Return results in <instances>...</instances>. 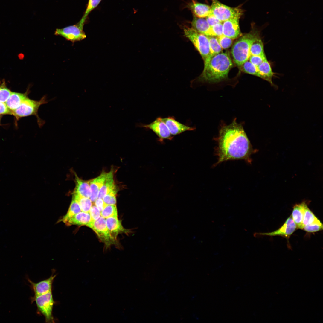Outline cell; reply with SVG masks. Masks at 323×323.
Returning a JSON list of instances; mask_svg holds the SVG:
<instances>
[{
  "instance_id": "836d02e7",
  "label": "cell",
  "mask_w": 323,
  "mask_h": 323,
  "mask_svg": "<svg viewBox=\"0 0 323 323\" xmlns=\"http://www.w3.org/2000/svg\"><path fill=\"white\" fill-rule=\"evenodd\" d=\"M11 92L6 86L5 82L3 81L0 84V102L5 103Z\"/></svg>"
},
{
  "instance_id": "7a4b0ae2",
  "label": "cell",
  "mask_w": 323,
  "mask_h": 323,
  "mask_svg": "<svg viewBox=\"0 0 323 323\" xmlns=\"http://www.w3.org/2000/svg\"><path fill=\"white\" fill-rule=\"evenodd\" d=\"M233 64L228 52H220L210 59L204 69L200 79L209 83H216L228 77Z\"/></svg>"
},
{
  "instance_id": "7c38bea8",
  "label": "cell",
  "mask_w": 323,
  "mask_h": 323,
  "mask_svg": "<svg viewBox=\"0 0 323 323\" xmlns=\"http://www.w3.org/2000/svg\"><path fill=\"white\" fill-rule=\"evenodd\" d=\"M240 17H236L223 22V35L232 39L237 38L241 36L239 24Z\"/></svg>"
},
{
  "instance_id": "7402d4cb",
  "label": "cell",
  "mask_w": 323,
  "mask_h": 323,
  "mask_svg": "<svg viewBox=\"0 0 323 323\" xmlns=\"http://www.w3.org/2000/svg\"><path fill=\"white\" fill-rule=\"evenodd\" d=\"M92 221L89 212L83 211L73 216L65 224L68 226L77 225L88 226Z\"/></svg>"
},
{
  "instance_id": "ac0fdd59",
  "label": "cell",
  "mask_w": 323,
  "mask_h": 323,
  "mask_svg": "<svg viewBox=\"0 0 323 323\" xmlns=\"http://www.w3.org/2000/svg\"><path fill=\"white\" fill-rule=\"evenodd\" d=\"M29 89L24 93L12 92L9 97L5 103L8 108L11 111L15 110L28 97Z\"/></svg>"
},
{
  "instance_id": "1f68e13d",
  "label": "cell",
  "mask_w": 323,
  "mask_h": 323,
  "mask_svg": "<svg viewBox=\"0 0 323 323\" xmlns=\"http://www.w3.org/2000/svg\"><path fill=\"white\" fill-rule=\"evenodd\" d=\"M101 216L105 218L110 217H118L116 205H106L101 212Z\"/></svg>"
},
{
  "instance_id": "6da1fadb",
  "label": "cell",
  "mask_w": 323,
  "mask_h": 323,
  "mask_svg": "<svg viewBox=\"0 0 323 323\" xmlns=\"http://www.w3.org/2000/svg\"><path fill=\"white\" fill-rule=\"evenodd\" d=\"M217 142L216 154L218 159L214 166L230 160H242L249 164L252 162L251 156L256 150L253 149L241 125L235 120L222 127Z\"/></svg>"
},
{
  "instance_id": "5b68a950",
  "label": "cell",
  "mask_w": 323,
  "mask_h": 323,
  "mask_svg": "<svg viewBox=\"0 0 323 323\" xmlns=\"http://www.w3.org/2000/svg\"><path fill=\"white\" fill-rule=\"evenodd\" d=\"M183 30L185 36L192 42L200 54L205 66L211 58L207 36L198 32L192 27L184 26Z\"/></svg>"
},
{
  "instance_id": "60d3db41",
  "label": "cell",
  "mask_w": 323,
  "mask_h": 323,
  "mask_svg": "<svg viewBox=\"0 0 323 323\" xmlns=\"http://www.w3.org/2000/svg\"><path fill=\"white\" fill-rule=\"evenodd\" d=\"M12 115V113L5 103L0 102V115Z\"/></svg>"
},
{
  "instance_id": "b9f144b4",
  "label": "cell",
  "mask_w": 323,
  "mask_h": 323,
  "mask_svg": "<svg viewBox=\"0 0 323 323\" xmlns=\"http://www.w3.org/2000/svg\"><path fill=\"white\" fill-rule=\"evenodd\" d=\"M95 202V205L100 212L106 205L102 199L97 198Z\"/></svg>"
},
{
  "instance_id": "74e56055",
  "label": "cell",
  "mask_w": 323,
  "mask_h": 323,
  "mask_svg": "<svg viewBox=\"0 0 323 323\" xmlns=\"http://www.w3.org/2000/svg\"><path fill=\"white\" fill-rule=\"evenodd\" d=\"M266 58V55L260 56L258 55H250L249 60L253 64L258 67Z\"/></svg>"
},
{
  "instance_id": "ba28073f",
  "label": "cell",
  "mask_w": 323,
  "mask_h": 323,
  "mask_svg": "<svg viewBox=\"0 0 323 323\" xmlns=\"http://www.w3.org/2000/svg\"><path fill=\"white\" fill-rule=\"evenodd\" d=\"M88 226L96 233L106 246L108 247L115 243L116 240L112 236L108 230L105 218L101 216L97 220L92 221Z\"/></svg>"
},
{
  "instance_id": "603a6c76",
  "label": "cell",
  "mask_w": 323,
  "mask_h": 323,
  "mask_svg": "<svg viewBox=\"0 0 323 323\" xmlns=\"http://www.w3.org/2000/svg\"><path fill=\"white\" fill-rule=\"evenodd\" d=\"M257 67L260 78L273 85L272 80L275 73L273 72L270 63L267 58Z\"/></svg>"
},
{
  "instance_id": "f1b7e54d",
  "label": "cell",
  "mask_w": 323,
  "mask_h": 323,
  "mask_svg": "<svg viewBox=\"0 0 323 323\" xmlns=\"http://www.w3.org/2000/svg\"><path fill=\"white\" fill-rule=\"evenodd\" d=\"M207 36L209 40L211 58L213 56L220 53L223 49L219 43L217 37L211 36Z\"/></svg>"
},
{
  "instance_id": "4dcf8cb0",
  "label": "cell",
  "mask_w": 323,
  "mask_h": 323,
  "mask_svg": "<svg viewBox=\"0 0 323 323\" xmlns=\"http://www.w3.org/2000/svg\"><path fill=\"white\" fill-rule=\"evenodd\" d=\"M240 67L243 72L260 78L258 67L252 64L249 60L245 62Z\"/></svg>"
},
{
  "instance_id": "ab89813d",
  "label": "cell",
  "mask_w": 323,
  "mask_h": 323,
  "mask_svg": "<svg viewBox=\"0 0 323 323\" xmlns=\"http://www.w3.org/2000/svg\"><path fill=\"white\" fill-rule=\"evenodd\" d=\"M206 20L211 27L216 24L221 22L215 16L210 14H209L206 17Z\"/></svg>"
},
{
  "instance_id": "d590c367",
  "label": "cell",
  "mask_w": 323,
  "mask_h": 323,
  "mask_svg": "<svg viewBox=\"0 0 323 323\" xmlns=\"http://www.w3.org/2000/svg\"><path fill=\"white\" fill-rule=\"evenodd\" d=\"M323 228V225L322 223H315L305 226L302 230L308 232L313 233L322 230Z\"/></svg>"
},
{
  "instance_id": "9a60e30c",
  "label": "cell",
  "mask_w": 323,
  "mask_h": 323,
  "mask_svg": "<svg viewBox=\"0 0 323 323\" xmlns=\"http://www.w3.org/2000/svg\"><path fill=\"white\" fill-rule=\"evenodd\" d=\"M108 173L103 171L97 177L88 181L91 190L90 199L92 202H95L98 198L100 190L104 183Z\"/></svg>"
},
{
  "instance_id": "52a82bcc",
  "label": "cell",
  "mask_w": 323,
  "mask_h": 323,
  "mask_svg": "<svg viewBox=\"0 0 323 323\" xmlns=\"http://www.w3.org/2000/svg\"><path fill=\"white\" fill-rule=\"evenodd\" d=\"M35 302L37 310L45 317L47 323H54L55 320L52 311L54 303L52 291L41 295L31 298V302Z\"/></svg>"
},
{
  "instance_id": "5bb4252c",
  "label": "cell",
  "mask_w": 323,
  "mask_h": 323,
  "mask_svg": "<svg viewBox=\"0 0 323 323\" xmlns=\"http://www.w3.org/2000/svg\"><path fill=\"white\" fill-rule=\"evenodd\" d=\"M162 119L167 126L171 134L173 135L180 134L186 131L193 130L195 129L193 127L180 123L173 117L162 118Z\"/></svg>"
},
{
  "instance_id": "d6a6232c",
  "label": "cell",
  "mask_w": 323,
  "mask_h": 323,
  "mask_svg": "<svg viewBox=\"0 0 323 323\" xmlns=\"http://www.w3.org/2000/svg\"><path fill=\"white\" fill-rule=\"evenodd\" d=\"M118 190L116 186L102 199L106 205H115L116 203V196Z\"/></svg>"
},
{
  "instance_id": "8d00e7d4",
  "label": "cell",
  "mask_w": 323,
  "mask_h": 323,
  "mask_svg": "<svg viewBox=\"0 0 323 323\" xmlns=\"http://www.w3.org/2000/svg\"><path fill=\"white\" fill-rule=\"evenodd\" d=\"M212 36L219 37L223 35V26L222 22L215 25L211 27Z\"/></svg>"
},
{
  "instance_id": "277c9868",
  "label": "cell",
  "mask_w": 323,
  "mask_h": 323,
  "mask_svg": "<svg viewBox=\"0 0 323 323\" xmlns=\"http://www.w3.org/2000/svg\"><path fill=\"white\" fill-rule=\"evenodd\" d=\"M48 102L46 96H43L39 100H32L27 97L17 109L11 111L12 115L18 119L28 116H35L36 118L39 127H41L45 122L39 116V109L42 105Z\"/></svg>"
},
{
  "instance_id": "484cf974",
  "label": "cell",
  "mask_w": 323,
  "mask_h": 323,
  "mask_svg": "<svg viewBox=\"0 0 323 323\" xmlns=\"http://www.w3.org/2000/svg\"><path fill=\"white\" fill-rule=\"evenodd\" d=\"M72 197L78 202L82 211L89 212L92 206V202L89 198L83 197L74 193H73Z\"/></svg>"
},
{
  "instance_id": "d4e9b609",
  "label": "cell",
  "mask_w": 323,
  "mask_h": 323,
  "mask_svg": "<svg viewBox=\"0 0 323 323\" xmlns=\"http://www.w3.org/2000/svg\"><path fill=\"white\" fill-rule=\"evenodd\" d=\"M250 55L260 56L265 55L263 44L260 36L256 39L251 45L250 49Z\"/></svg>"
},
{
  "instance_id": "4316f807",
  "label": "cell",
  "mask_w": 323,
  "mask_h": 323,
  "mask_svg": "<svg viewBox=\"0 0 323 323\" xmlns=\"http://www.w3.org/2000/svg\"><path fill=\"white\" fill-rule=\"evenodd\" d=\"M80 206L76 200L72 197V200L66 214L60 220L65 224L73 216L81 211Z\"/></svg>"
},
{
  "instance_id": "d6986e66",
  "label": "cell",
  "mask_w": 323,
  "mask_h": 323,
  "mask_svg": "<svg viewBox=\"0 0 323 323\" xmlns=\"http://www.w3.org/2000/svg\"><path fill=\"white\" fill-rule=\"evenodd\" d=\"M307 204L306 201L296 204L293 208L291 215L295 224L297 229H302V223L304 219L305 207Z\"/></svg>"
},
{
  "instance_id": "2e32d148",
  "label": "cell",
  "mask_w": 323,
  "mask_h": 323,
  "mask_svg": "<svg viewBox=\"0 0 323 323\" xmlns=\"http://www.w3.org/2000/svg\"><path fill=\"white\" fill-rule=\"evenodd\" d=\"M187 7L191 10L194 16L200 18L207 17L210 13L211 9L209 6L194 0L189 3Z\"/></svg>"
},
{
  "instance_id": "44dd1931",
  "label": "cell",
  "mask_w": 323,
  "mask_h": 323,
  "mask_svg": "<svg viewBox=\"0 0 323 323\" xmlns=\"http://www.w3.org/2000/svg\"><path fill=\"white\" fill-rule=\"evenodd\" d=\"M75 175L76 186L73 193L87 198H90L91 195V190L88 181H86L79 178Z\"/></svg>"
},
{
  "instance_id": "e0dca14e",
  "label": "cell",
  "mask_w": 323,
  "mask_h": 323,
  "mask_svg": "<svg viewBox=\"0 0 323 323\" xmlns=\"http://www.w3.org/2000/svg\"><path fill=\"white\" fill-rule=\"evenodd\" d=\"M107 227L112 236L115 240L118 235L120 233L129 232V231L123 226L121 221L118 217H110L106 219Z\"/></svg>"
},
{
  "instance_id": "8992f818",
  "label": "cell",
  "mask_w": 323,
  "mask_h": 323,
  "mask_svg": "<svg viewBox=\"0 0 323 323\" xmlns=\"http://www.w3.org/2000/svg\"><path fill=\"white\" fill-rule=\"evenodd\" d=\"M209 14L215 16L221 22L235 17L241 16L242 10L239 7H231L225 5L218 0H212Z\"/></svg>"
},
{
  "instance_id": "ffe728a7",
  "label": "cell",
  "mask_w": 323,
  "mask_h": 323,
  "mask_svg": "<svg viewBox=\"0 0 323 323\" xmlns=\"http://www.w3.org/2000/svg\"><path fill=\"white\" fill-rule=\"evenodd\" d=\"M192 28L198 32L207 36H211V28L206 19L194 16L191 22Z\"/></svg>"
},
{
  "instance_id": "cb8c5ba5",
  "label": "cell",
  "mask_w": 323,
  "mask_h": 323,
  "mask_svg": "<svg viewBox=\"0 0 323 323\" xmlns=\"http://www.w3.org/2000/svg\"><path fill=\"white\" fill-rule=\"evenodd\" d=\"M114 172L113 169L108 172L107 177L100 190L97 198L102 199L106 194L116 186L113 179Z\"/></svg>"
},
{
  "instance_id": "e575fe53",
  "label": "cell",
  "mask_w": 323,
  "mask_h": 323,
  "mask_svg": "<svg viewBox=\"0 0 323 323\" xmlns=\"http://www.w3.org/2000/svg\"><path fill=\"white\" fill-rule=\"evenodd\" d=\"M219 43L223 49H227L231 45L233 39L223 35L217 37Z\"/></svg>"
},
{
  "instance_id": "4fadbf2b",
  "label": "cell",
  "mask_w": 323,
  "mask_h": 323,
  "mask_svg": "<svg viewBox=\"0 0 323 323\" xmlns=\"http://www.w3.org/2000/svg\"><path fill=\"white\" fill-rule=\"evenodd\" d=\"M56 276V275H52L48 278L37 283L33 282L27 278L30 283V286L34 292V296L43 295L52 291L53 283Z\"/></svg>"
},
{
  "instance_id": "7bdbcfd3",
  "label": "cell",
  "mask_w": 323,
  "mask_h": 323,
  "mask_svg": "<svg viewBox=\"0 0 323 323\" xmlns=\"http://www.w3.org/2000/svg\"><path fill=\"white\" fill-rule=\"evenodd\" d=\"M0 115H0V121H1V116Z\"/></svg>"
},
{
  "instance_id": "f546056e",
  "label": "cell",
  "mask_w": 323,
  "mask_h": 323,
  "mask_svg": "<svg viewBox=\"0 0 323 323\" xmlns=\"http://www.w3.org/2000/svg\"><path fill=\"white\" fill-rule=\"evenodd\" d=\"M102 0H89L86 10L79 22L84 25L89 13L96 8Z\"/></svg>"
},
{
  "instance_id": "3957f363",
  "label": "cell",
  "mask_w": 323,
  "mask_h": 323,
  "mask_svg": "<svg viewBox=\"0 0 323 323\" xmlns=\"http://www.w3.org/2000/svg\"><path fill=\"white\" fill-rule=\"evenodd\" d=\"M260 36L257 31H253L241 36L233 44L231 53L235 64L240 67L249 60L251 46L256 39Z\"/></svg>"
},
{
  "instance_id": "f35d334b",
  "label": "cell",
  "mask_w": 323,
  "mask_h": 323,
  "mask_svg": "<svg viewBox=\"0 0 323 323\" xmlns=\"http://www.w3.org/2000/svg\"><path fill=\"white\" fill-rule=\"evenodd\" d=\"M92 220L95 221L101 216V212L95 205L92 206L89 212Z\"/></svg>"
},
{
  "instance_id": "83f0119b",
  "label": "cell",
  "mask_w": 323,
  "mask_h": 323,
  "mask_svg": "<svg viewBox=\"0 0 323 323\" xmlns=\"http://www.w3.org/2000/svg\"><path fill=\"white\" fill-rule=\"evenodd\" d=\"M321 223L322 222L308 208L307 204L306 205L304 209V216L302 223V229L306 225L313 223Z\"/></svg>"
},
{
  "instance_id": "8fae6325",
  "label": "cell",
  "mask_w": 323,
  "mask_h": 323,
  "mask_svg": "<svg viewBox=\"0 0 323 323\" xmlns=\"http://www.w3.org/2000/svg\"><path fill=\"white\" fill-rule=\"evenodd\" d=\"M297 229L296 226L290 215L286 220L283 225L278 229L270 232L255 233L254 234V236H280L288 239Z\"/></svg>"
},
{
  "instance_id": "30bf717a",
  "label": "cell",
  "mask_w": 323,
  "mask_h": 323,
  "mask_svg": "<svg viewBox=\"0 0 323 323\" xmlns=\"http://www.w3.org/2000/svg\"><path fill=\"white\" fill-rule=\"evenodd\" d=\"M136 126L152 130L158 137L160 141H162L164 139L171 140L173 138L172 135L167 126L161 117L158 118L149 124H136Z\"/></svg>"
},
{
  "instance_id": "9c48e42d",
  "label": "cell",
  "mask_w": 323,
  "mask_h": 323,
  "mask_svg": "<svg viewBox=\"0 0 323 323\" xmlns=\"http://www.w3.org/2000/svg\"><path fill=\"white\" fill-rule=\"evenodd\" d=\"M84 25L78 22L77 24L62 28L57 29L55 35L61 36L72 42L82 40L86 35L83 31Z\"/></svg>"
}]
</instances>
